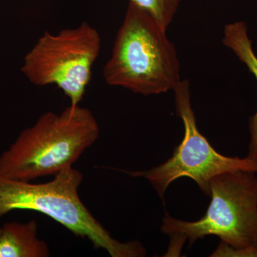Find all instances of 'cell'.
I'll return each instance as SVG.
<instances>
[{
    "instance_id": "6da1fadb",
    "label": "cell",
    "mask_w": 257,
    "mask_h": 257,
    "mask_svg": "<svg viewBox=\"0 0 257 257\" xmlns=\"http://www.w3.org/2000/svg\"><path fill=\"white\" fill-rule=\"evenodd\" d=\"M256 174L231 171L211 179L210 204L199 220H180L166 213L161 231L170 244L164 256H179L186 241L192 244L213 235L221 241L211 256L257 257Z\"/></svg>"
},
{
    "instance_id": "7a4b0ae2",
    "label": "cell",
    "mask_w": 257,
    "mask_h": 257,
    "mask_svg": "<svg viewBox=\"0 0 257 257\" xmlns=\"http://www.w3.org/2000/svg\"><path fill=\"white\" fill-rule=\"evenodd\" d=\"M99 135L97 120L87 108L69 105L59 114L47 111L0 155V174L28 182L55 175L73 167Z\"/></svg>"
},
{
    "instance_id": "3957f363",
    "label": "cell",
    "mask_w": 257,
    "mask_h": 257,
    "mask_svg": "<svg viewBox=\"0 0 257 257\" xmlns=\"http://www.w3.org/2000/svg\"><path fill=\"white\" fill-rule=\"evenodd\" d=\"M151 15L128 4L103 76L106 84L142 95L174 90L180 82L177 50Z\"/></svg>"
},
{
    "instance_id": "277c9868",
    "label": "cell",
    "mask_w": 257,
    "mask_h": 257,
    "mask_svg": "<svg viewBox=\"0 0 257 257\" xmlns=\"http://www.w3.org/2000/svg\"><path fill=\"white\" fill-rule=\"evenodd\" d=\"M82 179V174L73 167L46 183L15 180L0 174V218L15 210L37 211L111 257L145 256L146 249L141 243L115 239L84 205L79 195Z\"/></svg>"
},
{
    "instance_id": "5b68a950",
    "label": "cell",
    "mask_w": 257,
    "mask_h": 257,
    "mask_svg": "<svg viewBox=\"0 0 257 257\" xmlns=\"http://www.w3.org/2000/svg\"><path fill=\"white\" fill-rule=\"evenodd\" d=\"M100 49V35L87 22L57 34L46 31L25 55L21 71L34 85L57 86L69 105H79Z\"/></svg>"
},
{
    "instance_id": "8992f818",
    "label": "cell",
    "mask_w": 257,
    "mask_h": 257,
    "mask_svg": "<svg viewBox=\"0 0 257 257\" xmlns=\"http://www.w3.org/2000/svg\"><path fill=\"white\" fill-rule=\"evenodd\" d=\"M176 110L182 119L184 136L173 155L165 163L149 170H121L133 177L147 179L163 200L169 186L181 177H189L207 197L210 196L211 179L224 172L252 171L257 173V162L246 157L224 156L216 152L198 130L191 104L188 80H181L175 89Z\"/></svg>"
},
{
    "instance_id": "52a82bcc",
    "label": "cell",
    "mask_w": 257,
    "mask_h": 257,
    "mask_svg": "<svg viewBox=\"0 0 257 257\" xmlns=\"http://www.w3.org/2000/svg\"><path fill=\"white\" fill-rule=\"evenodd\" d=\"M35 220L5 223L0 233V257H47L48 245L37 236Z\"/></svg>"
},
{
    "instance_id": "ba28073f",
    "label": "cell",
    "mask_w": 257,
    "mask_h": 257,
    "mask_svg": "<svg viewBox=\"0 0 257 257\" xmlns=\"http://www.w3.org/2000/svg\"><path fill=\"white\" fill-rule=\"evenodd\" d=\"M223 44L236 54L246 64L257 80V57L251 47L246 24L242 22L229 24L224 30ZM250 143L247 157L257 162V111L249 119Z\"/></svg>"
},
{
    "instance_id": "9c48e42d",
    "label": "cell",
    "mask_w": 257,
    "mask_h": 257,
    "mask_svg": "<svg viewBox=\"0 0 257 257\" xmlns=\"http://www.w3.org/2000/svg\"><path fill=\"white\" fill-rule=\"evenodd\" d=\"M180 0H130L149 15L166 30L170 26L178 10Z\"/></svg>"
},
{
    "instance_id": "30bf717a",
    "label": "cell",
    "mask_w": 257,
    "mask_h": 257,
    "mask_svg": "<svg viewBox=\"0 0 257 257\" xmlns=\"http://www.w3.org/2000/svg\"><path fill=\"white\" fill-rule=\"evenodd\" d=\"M2 226H0V233H1Z\"/></svg>"
}]
</instances>
